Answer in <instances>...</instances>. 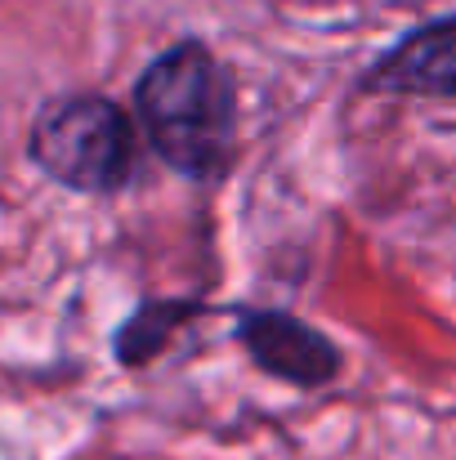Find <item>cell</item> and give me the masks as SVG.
I'll return each mask as SVG.
<instances>
[{
  "mask_svg": "<svg viewBox=\"0 0 456 460\" xmlns=\"http://www.w3.org/2000/svg\"><path fill=\"white\" fill-rule=\"evenodd\" d=\"M139 121L152 148L183 174H215L233 144V81L201 49L179 45L161 54L139 81Z\"/></svg>",
  "mask_w": 456,
  "mask_h": 460,
  "instance_id": "obj_1",
  "label": "cell"
},
{
  "mask_svg": "<svg viewBox=\"0 0 456 460\" xmlns=\"http://www.w3.org/2000/svg\"><path fill=\"white\" fill-rule=\"evenodd\" d=\"M371 85L394 94H456V18L412 31L376 67Z\"/></svg>",
  "mask_w": 456,
  "mask_h": 460,
  "instance_id": "obj_4",
  "label": "cell"
},
{
  "mask_svg": "<svg viewBox=\"0 0 456 460\" xmlns=\"http://www.w3.org/2000/svg\"><path fill=\"white\" fill-rule=\"evenodd\" d=\"M31 156L49 179L76 192H112L130 179L135 135L117 103L67 94L40 108L31 126Z\"/></svg>",
  "mask_w": 456,
  "mask_h": 460,
  "instance_id": "obj_2",
  "label": "cell"
},
{
  "mask_svg": "<svg viewBox=\"0 0 456 460\" xmlns=\"http://www.w3.org/2000/svg\"><path fill=\"white\" fill-rule=\"evenodd\" d=\"M242 340H246L251 358L264 371H273L278 380H291V385H322L340 367L335 349L317 331H308L304 322L287 317V313H255V317H246Z\"/></svg>",
  "mask_w": 456,
  "mask_h": 460,
  "instance_id": "obj_3",
  "label": "cell"
}]
</instances>
